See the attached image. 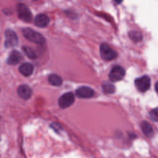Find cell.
<instances>
[{
    "label": "cell",
    "mask_w": 158,
    "mask_h": 158,
    "mask_svg": "<svg viewBox=\"0 0 158 158\" xmlns=\"http://www.w3.org/2000/svg\"><path fill=\"white\" fill-rule=\"evenodd\" d=\"M48 81L53 86H59L62 83V79L58 75L51 74L48 77Z\"/></svg>",
    "instance_id": "5bb4252c"
},
{
    "label": "cell",
    "mask_w": 158,
    "mask_h": 158,
    "mask_svg": "<svg viewBox=\"0 0 158 158\" xmlns=\"http://www.w3.org/2000/svg\"><path fill=\"white\" fill-rule=\"evenodd\" d=\"M22 33L23 36L31 42L39 44H44L45 42V39L44 36L40 33L33 30L31 28H23L22 30Z\"/></svg>",
    "instance_id": "6da1fadb"
},
{
    "label": "cell",
    "mask_w": 158,
    "mask_h": 158,
    "mask_svg": "<svg viewBox=\"0 0 158 158\" xmlns=\"http://www.w3.org/2000/svg\"><path fill=\"white\" fill-rule=\"evenodd\" d=\"M100 54L102 59L105 60H113L117 56V53L106 43L101 44Z\"/></svg>",
    "instance_id": "7a4b0ae2"
},
{
    "label": "cell",
    "mask_w": 158,
    "mask_h": 158,
    "mask_svg": "<svg viewBox=\"0 0 158 158\" xmlns=\"http://www.w3.org/2000/svg\"><path fill=\"white\" fill-rule=\"evenodd\" d=\"M5 46L7 48L14 47L17 45L18 44V36L17 34L12 30L7 29L5 31Z\"/></svg>",
    "instance_id": "52a82bcc"
},
{
    "label": "cell",
    "mask_w": 158,
    "mask_h": 158,
    "mask_svg": "<svg viewBox=\"0 0 158 158\" xmlns=\"http://www.w3.org/2000/svg\"><path fill=\"white\" fill-rule=\"evenodd\" d=\"M75 101L74 94L72 92H68L62 94L58 100L59 106L62 109L70 106Z\"/></svg>",
    "instance_id": "8992f818"
},
{
    "label": "cell",
    "mask_w": 158,
    "mask_h": 158,
    "mask_svg": "<svg viewBox=\"0 0 158 158\" xmlns=\"http://www.w3.org/2000/svg\"><path fill=\"white\" fill-rule=\"evenodd\" d=\"M141 128L143 133L148 137H152L154 135V130L152 125L147 121L142 122Z\"/></svg>",
    "instance_id": "4fadbf2b"
},
{
    "label": "cell",
    "mask_w": 158,
    "mask_h": 158,
    "mask_svg": "<svg viewBox=\"0 0 158 158\" xmlns=\"http://www.w3.org/2000/svg\"><path fill=\"white\" fill-rule=\"evenodd\" d=\"M103 91L106 94H112L115 92V86L110 83L105 82L102 84V86Z\"/></svg>",
    "instance_id": "2e32d148"
},
{
    "label": "cell",
    "mask_w": 158,
    "mask_h": 158,
    "mask_svg": "<svg viewBox=\"0 0 158 158\" xmlns=\"http://www.w3.org/2000/svg\"><path fill=\"white\" fill-rule=\"evenodd\" d=\"M33 65L30 63H23L21 64L19 68L20 73L25 77L30 76L33 72Z\"/></svg>",
    "instance_id": "7c38bea8"
},
{
    "label": "cell",
    "mask_w": 158,
    "mask_h": 158,
    "mask_svg": "<svg viewBox=\"0 0 158 158\" xmlns=\"http://www.w3.org/2000/svg\"><path fill=\"white\" fill-rule=\"evenodd\" d=\"M125 74V69L121 66L116 65L112 69L109 74V80L112 82L120 81L124 77Z\"/></svg>",
    "instance_id": "5b68a950"
},
{
    "label": "cell",
    "mask_w": 158,
    "mask_h": 158,
    "mask_svg": "<svg viewBox=\"0 0 158 158\" xmlns=\"http://www.w3.org/2000/svg\"><path fill=\"white\" fill-rule=\"evenodd\" d=\"M17 11L19 17L26 22H31L32 14L27 6L23 4L19 3L17 5Z\"/></svg>",
    "instance_id": "3957f363"
},
{
    "label": "cell",
    "mask_w": 158,
    "mask_h": 158,
    "mask_svg": "<svg viewBox=\"0 0 158 158\" xmlns=\"http://www.w3.org/2000/svg\"><path fill=\"white\" fill-rule=\"evenodd\" d=\"M49 17L44 14H40L35 18V24L41 28L46 27L49 24Z\"/></svg>",
    "instance_id": "30bf717a"
},
{
    "label": "cell",
    "mask_w": 158,
    "mask_h": 158,
    "mask_svg": "<svg viewBox=\"0 0 158 158\" xmlns=\"http://www.w3.org/2000/svg\"><path fill=\"white\" fill-rule=\"evenodd\" d=\"M135 85L139 91L145 92L150 88L151 80L147 75L142 76L135 80Z\"/></svg>",
    "instance_id": "277c9868"
},
{
    "label": "cell",
    "mask_w": 158,
    "mask_h": 158,
    "mask_svg": "<svg viewBox=\"0 0 158 158\" xmlns=\"http://www.w3.org/2000/svg\"><path fill=\"white\" fill-rule=\"evenodd\" d=\"M155 90L157 92V93L158 94V81L156 82V83L155 84Z\"/></svg>",
    "instance_id": "d6986e66"
},
{
    "label": "cell",
    "mask_w": 158,
    "mask_h": 158,
    "mask_svg": "<svg viewBox=\"0 0 158 158\" xmlns=\"http://www.w3.org/2000/svg\"><path fill=\"white\" fill-rule=\"evenodd\" d=\"M130 38L134 42H139L143 39V35L141 32L138 31H131L128 33Z\"/></svg>",
    "instance_id": "9a60e30c"
},
{
    "label": "cell",
    "mask_w": 158,
    "mask_h": 158,
    "mask_svg": "<svg viewBox=\"0 0 158 158\" xmlns=\"http://www.w3.org/2000/svg\"><path fill=\"white\" fill-rule=\"evenodd\" d=\"M118 4H120L122 2V0H114Z\"/></svg>",
    "instance_id": "ffe728a7"
},
{
    "label": "cell",
    "mask_w": 158,
    "mask_h": 158,
    "mask_svg": "<svg viewBox=\"0 0 158 158\" xmlns=\"http://www.w3.org/2000/svg\"><path fill=\"white\" fill-rule=\"evenodd\" d=\"M149 115L152 120L158 122V107L151 110L149 113Z\"/></svg>",
    "instance_id": "ac0fdd59"
},
{
    "label": "cell",
    "mask_w": 158,
    "mask_h": 158,
    "mask_svg": "<svg viewBox=\"0 0 158 158\" xmlns=\"http://www.w3.org/2000/svg\"><path fill=\"white\" fill-rule=\"evenodd\" d=\"M18 95L23 99H28L32 95V90L27 85H22L17 88Z\"/></svg>",
    "instance_id": "9c48e42d"
},
{
    "label": "cell",
    "mask_w": 158,
    "mask_h": 158,
    "mask_svg": "<svg viewBox=\"0 0 158 158\" xmlns=\"http://www.w3.org/2000/svg\"><path fill=\"white\" fill-rule=\"evenodd\" d=\"M75 94L80 98H90L94 95V91L88 86H80L77 89Z\"/></svg>",
    "instance_id": "ba28073f"
},
{
    "label": "cell",
    "mask_w": 158,
    "mask_h": 158,
    "mask_svg": "<svg viewBox=\"0 0 158 158\" xmlns=\"http://www.w3.org/2000/svg\"><path fill=\"white\" fill-rule=\"evenodd\" d=\"M22 59V56L20 52L17 50H14L9 54L7 60V62L8 64L15 65L18 64Z\"/></svg>",
    "instance_id": "8fae6325"
},
{
    "label": "cell",
    "mask_w": 158,
    "mask_h": 158,
    "mask_svg": "<svg viewBox=\"0 0 158 158\" xmlns=\"http://www.w3.org/2000/svg\"><path fill=\"white\" fill-rule=\"evenodd\" d=\"M22 49L28 58L33 59H35L36 57L35 52L31 48H29L27 46H23L22 48Z\"/></svg>",
    "instance_id": "e0dca14e"
}]
</instances>
